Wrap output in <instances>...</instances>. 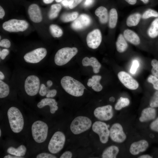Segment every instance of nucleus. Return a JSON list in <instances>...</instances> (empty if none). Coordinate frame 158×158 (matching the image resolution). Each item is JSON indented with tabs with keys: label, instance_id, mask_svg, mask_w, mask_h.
I'll return each instance as SVG.
<instances>
[{
	"label": "nucleus",
	"instance_id": "f257e3e1",
	"mask_svg": "<svg viewBox=\"0 0 158 158\" xmlns=\"http://www.w3.org/2000/svg\"><path fill=\"white\" fill-rule=\"evenodd\" d=\"M62 87L69 94L79 97L83 95L86 89L84 85L79 81L69 76L63 77L61 80Z\"/></svg>",
	"mask_w": 158,
	"mask_h": 158
},
{
	"label": "nucleus",
	"instance_id": "f03ea898",
	"mask_svg": "<svg viewBox=\"0 0 158 158\" xmlns=\"http://www.w3.org/2000/svg\"><path fill=\"white\" fill-rule=\"evenodd\" d=\"M9 123L13 132L18 133L23 129L24 124L22 114L17 108L15 107H10L7 113Z\"/></svg>",
	"mask_w": 158,
	"mask_h": 158
},
{
	"label": "nucleus",
	"instance_id": "7ed1b4c3",
	"mask_svg": "<svg viewBox=\"0 0 158 158\" xmlns=\"http://www.w3.org/2000/svg\"><path fill=\"white\" fill-rule=\"evenodd\" d=\"M48 131L47 125L42 121H36L32 126L31 132L33 138L38 143H42L46 140Z\"/></svg>",
	"mask_w": 158,
	"mask_h": 158
},
{
	"label": "nucleus",
	"instance_id": "20e7f679",
	"mask_svg": "<svg viewBox=\"0 0 158 158\" xmlns=\"http://www.w3.org/2000/svg\"><path fill=\"white\" fill-rule=\"evenodd\" d=\"M78 52L77 48L66 47L62 48L56 53L54 58L55 63L62 66L67 63Z\"/></svg>",
	"mask_w": 158,
	"mask_h": 158
},
{
	"label": "nucleus",
	"instance_id": "39448f33",
	"mask_svg": "<svg viewBox=\"0 0 158 158\" xmlns=\"http://www.w3.org/2000/svg\"><path fill=\"white\" fill-rule=\"evenodd\" d=\"M92 124V121L89 118L83 116H78L72 121L70 129L73 133L77 135L88 130Z\"/></svg>",
	"mask_w": 158,
	"mask_h": 158
},
{
	"label": "nucleus",
	"instance_id": "423d86ee",
	"mask_svg": "<svg viewBox=\"0 0 158 158\" xmlns=\"http://www.w3.org/2000/svg\"><path fill=\"white\" fill-rule=\"evenodd\" d=\"M66 141L64 134L60 131H57L53 135L49 142L48 148L52 154L59 152L63 148Z\"/></svg>",
	"mask_w": 158,
	"mask_h": 158
},
{
	"label": "nucleus",
	"instance_id": "0eeeda50",
	"mask_svg": "<svg viewBox=\"0 0 158 158\" xmlns=\"http://www.w3.org/2000/svg\"><path fill=\"white\" fill-rule=\"evenodd\" d=\"M28 23L24 20L11 19L3 24V29L9 32H23L28 28Z\"/></svg>",
	"mask_w": 158,
	"mask_h": 158
},
{
	"label": "nucleus",
	"instance_id": "6e6552de",
	"mask_svg": "<svg viewBox=\"0 0 158 158\" xmlns=\"http://www.w3.org/2000/svg\"><path fill=\"white\" fill-rule=\"evenodd\" d=\"M40 84L39 78L35 75H31L26 78L24 83L25 92L28 95L33 96L38 92Z\"/></svg>",
	"mask_w": 158,
	"mask_h": 158
},
{
	"label": "nucleus",
	"instance_id": "1a4fd4ad",
	"mask_svg": "<svg viewBox=\"0 0 158 158\" xmlns=\"http://www.w3.org/2000/svg\"><path fill=\"white\" fill-rule=\"evenodd\" d=\"M107 125L101 121H96L93 124L92 130L97 134L100 142L103 144L107 142L109 136V130Z\"/></svg>",
	"mask_w": 158,
	"mask_h": 158
},
{
	"label": "nucleus",
	"instance_id": "9d476101",
	"mask_svg": "<svg viewBox=\"0 0 158 158\" xmlns=\"http://www.w3.org/2000/svg\"><path fill=\"white\" fill-rule=\"evenodd\" d=\"M47 51L43 47H40L26 54L24 59L26 62L30 63H37L42 60L46 56Z\"/></svg>",
	"mask_w": 158,
	"mask_h": 158
},
{
	"label": "nucleus",
	"instance_id": "9b49d317",
	"mask_svg": "<svg viewBox=\"0 0 158 158\" xmlns=\"http://www.w3.org/2000/svg\"><path fill=\"white\" fill-rule=\"evenodd\" d=\"M109 136L114 142L117 143L123 142L126 138L122 126L119 123L112 125L109 130Z\"/></svg>",
	"mask_w": 158,
	"mask_h": 158
},
{
	"label": "nucleus",
	"instance_id": "f8f14e48",
	"mask_svg": "<svg viewBox=\"0 0 158 158\" xmlns=\"http://www.w3.org/2000/svg\"><path fill=\"white\" fill-rule=\"evenodd\" d=\"M95 116L102 121H107L111 119L113 116L112 106L107 105L96 108L94 111Z\"/></svg>",
	"mask_w": 158,
	"mask_h": 158
},
{
	"label": "nucleus",
	"instance_id": "ddd939ff",
	"mask_svg": "<svg viewBox=\"0 0 158 158\" xmlns=\"http://www.w3.org/2000/svg\"><path fill=\"white\" fill-rule=\"evenodd\" d=\"M118 76L121 82L128 89L135 90L138 88L139 84L137 81L126 72L120 71Z\"/></svg>",
	"mask_w": 158,
	"mask_h": 158
},
{
	"label": "nucleus",
	"instance_id": "4468645a",
	"mask_svg": "<svg viewBox=\"0 0 158 158\" xmlns=\"http://www.w3.org/2000/svg\"><path fill=\"white\" fill-rule=\"evenodd\" d=\"M102 40V35L98 29L94 30L89 33L87 37L86 42L88 47L92 49H96L100 45Z\"/></svg>",
	"mask_w": 158,
	"mask_h": 158
},
{
	"label": "nucleus",
	"instance_id": "2eb2a0df",
	"mask_svg": "<svg viewBox=\"0 0 158 158\" xmlns=\"http://www.w3.org/2000/svg\"><path fill=\"white\" fill-rule=\"evenodd\" d=\"M91 23V19L88 15L85 14L80 15L72 23L71 27L75 30H81L88 26Z\"/></svg>",
	"mask_w": 158,
	"mask_h": 158
},
{
	"label": "nucleus",
	"instance_id": "dca6fc26",
	"mask_svg": "<svg viewBox=\"0 0 158 158\" xmlns=\"http://www.w3.org/2000/svg\"><path fill=\"white\" fill-rule=\"evenodd\" d=\"M28 13L31 20L35 23L41 22L42 19L41 11L37 4H32L28 7Z\"/></svg>",
	"mask_w": 158,
	"mask_h": 158
},
{
	"label": "nucleus",
	"instance_id": "f3484780",
	"mask_svg": "<svg viewBox=\"0 0 158 158\" xmlns=\"http://www.w3.org/2000/svg\"><path fill=\"white\" fill-rule=\"evenodd\" d=\"M149 146L148 142L142 140L133 143L130 145L129 151L133 155H137L141 152L145 151Z\"/></svg>",
	"mask_w": 158,
	"mask_h": 158
},
{
	"label": "nucleus",
	"instance_id": "a211bd4d",
	"mask_svg": "<svg viewBox=\"0 0 158 158\" xmlns=\"http://www.w3.org/2000/svg\"><path fill=\"white\" fill-rule=\"evenodd\" d=\"M57 104L54 99L47 98L42 99L38 103L37 106L39 108L41 109L46 106H49L50 107V113L54 114L58 109Z\"/></svg>",
	"mask_w": 158,
	"mask_h": 158
},
{
	"label": "nucleus",
	"instance_id": "6ab92c4d",
	"mask_svg": "<svg viewBox=\"0 0 158 158\" xmlns=\"http://www.w3.org/2000/svg\"><path fill=\"white\" fill-rule=\"evenodd\" d=\"M82 64L84 66H91L95 73H97L99 71L101 65L97 59L92 57L90 58L87 57H84L82 60Z\"/></svg>",
	"mask_w": 158,
	"mask_h": 158
},
{
	"label": "nucleus",
	"instance_id": "aec40b11",
	"mask_svg": "<svg viewBox=\"0 0 158 158\" xmlns=\"http://www.w3.org/2000/svg\"><path fill=\"white\" fill-rule=\"evenodd\" d=\"M156 116V111L153 107L145 108L142 111L139 120L141 122H145L154 119Z\"/></svg>",
	"mask_w": 158,
	"mask_h": 158
},
{
	"label": "nucleus",
	"instance_id": "412c9836",
	"mask_svg": "<svg viewBox=\"0 0 158 158\" xmlns=\"http://www.w3.org/2000/svg\"><path fill=\"white\" fill-rule=\"evenodd\" d=\"M123 35L126 40L134 45H138L140 43V40L138 36L131 30H125L123 32Z\"/></svg>",
	"mask_w": 158,
	"mask_h": 158
},
{
	"label": "nucleus",
	"instance_id": "4be33fe9",
	"mask_svg": "<svg viewBox=\"0 0 158 158\" xmlns=\"http://www.w3.org/2000/svg\"><path fill=\"white\" fill-rule=\"evenodd\" d=\"M95 15L99 18L100 22L102 24L106 23L108 21L109 16L107 9L103 6L98 8L95 12Z\"/></svg>",
	"mask_w": 158,
	"mask_h": 158
},
{
	"label": "nucleus",
	"instance_id": "5701e85b",
	"mask_svg": "<svg viewBox=\"0 0 158 158\" xmlns=\"http://www.w3.org/2000/svg\"><path fill=\"white\" fill-rule=\"evenodd\" d=\"M118 147L115 145L111 146L103 151L102 157L103 158H115L119 152Z\"/></svg>",
	"mask_w": 158,
	"mask_h": 158
},
{
	"label": "nucleus",
	"instance_id": "b1692460",
	"mask_svg": "<svg viewBox=\"0 0 158 158\" xmlns=\"http://www.w3.org/2000/svg\"><path fill=\"white\" fill-rule=\"evenodd\" d=\"M27 149L23 145H21L17 148L11 147L7 150V152L12 155L22 157L24 156L26 153Z\"/></svg>",
	"mask_w": 158,
	"mask_h": 158
},
{
	"label": "nucleus",
	"instance_id": "393cba45",
	"mask_svg": "<svg viewBox=\"0 0 158 158\" xmlns=\"http://www.w3.org/2000/svg\"><path fill=\"white\" fill-rule=\"evenodd\" d=\"M116 46L117 51L120 53L125 51L128 47L126 40L122 34H120L118 37Z\"/></svg>",
	"mask_w": 158,
	"mask_h": 158
},
{
	"label": "nucleus",
	"instance_id": "a878e982",
	"mask_svg": "<svg viewBox=\"0 0 158 158\" xmlns=\"http://www.w3.org/2000/svg\"><path fill=\"white\" fill-rule=\"evenodd\" d=\"M148 36L151 38H154L158 36V18L155 19L151 23L147 31Z\"/></svg>",
	"mask_w": 158,
	"mask_h": 158
},
{
	"label": "nucleus",
	"instance_id": "bb28decb",
	"mask_svg": "<svg viewBox=\"0 0 158 158\" xmlns=\"http://www.w3.org/2000/svg\"><path fill=\"white\" fill-rule=\"evenodd\" d=\"M118 19V14L116 10L114 8L111 9L109 16V25L110 28H113L116 25Z\"/></svg>",
	"mask_w": 158,
	"mask_h": 158
},
{
	"label": "nucleus",
	"instance_id": "cd10ccee",
	"mask_svg": "<svg viewBox=\"0 0 158 158\" xmlns=\"http://www.w3.org/2000/svg\"><path fill=\"white\" fill-rule=\"evenodd\" d=\"M141 16L139 13H135L129 16L127 18L126 23L129 27L134 26L139 23Z\"/></svg>",
	"mask_w": 158,
	"mask_h": 158
},
{
	"label": "nucleus",
	"instance_id": "c85d7f7f",
	"mask_svg": "<svg viewBox=\"0 0 158 158\" xmlns=\"http://www.w3.org/2000/svg\"><path fill=\"white\" fill-rule=\"evenodd\" d=\"M61 8V6L59 4L52 5L48 13L49 18L50 19H53L57 17Z\"/></svg>",
	"mask_w": 158,
	"mask_h": 158
},
{
	"label": "nucleus",
	"instance_id": "c756f323",
	"mask_svg": "<svg viewBox=\"0 0 158 158\" xmlns=\"http://www.w3.org/2000/svg\"><path fill=\"white\" fill-rule=\"evenodd\" d=\"M49 28L51 34L54 37H60L63 35L62 29L56 24H51L50 25Z\"/></svg>",
	"mask_w": 158,
	"mask_h": 158
},
{
	"label": "nucleus",
	"instance_id": "7c9ffc66",
	"mask_svg": "<svg viewBox=\"0 0 158 158\" xmlns=\"http://www.w3.org/2000/svg\"><path fill=\"white\" fill-rule=\"evenodd\" d=\"M10 92L9 86L5 83L0 80V98H3L7 97Z\"/></svg>",
	"mask_w": 158,
	"mask_h": 158
},
{
	"label": "nucleus",
	"instance_id": "2f4dec72",
	"mask_svg": "<svg viewBox=\"0 0 158 158\" xmlns=\"http://www.w3.org/2000/svg\"><path fill=\"white\" fill-rule=\"evenodd\" d=\"M78 16L77 12H74L70 13H66L63 14L61 17V19L62 21L68 22L76 19Z\"/></svg>",
	"mask_w": 158,
	"mask_h": 158
},
{
	"label": "nucleus",
	"instance_id": "473e14b6",
	"mask_svg": "<svg viewBox=\"0 0 158 158\" xmlns=\"http://www.w3.org/2000/svg\"><path fill=\"white\" fill-rule=\"evenodd\" d=\"M130 103L129 99L126 98L120 97L115 105V109L116 110H120L123 108L127 106Z\"/></svg>",
	"mask_w": 158,
	"mask_h": 158
},
{
	"label": "nucleus",
	"instance_id": "72a5a7b5",
	"mask_svg": "<svg viewBox=\"0 0 158 158\" xmlns=\"http://www.w3.org/2000/svg\"><path fill=\"white\" fill-rule=\"evenodd\" d=\"M158 17V12L157 11L151 9L145 11L142 16V18L146 19L151 17Z\"/></svg>",
	"mask_w": 158,
	"mask_h": 158
},
{
	"label": "nucleus",
	"instance_id": "f704fd0d",
	"mask_svg": "<svg viewBox=\"0 0 158 158\" xmlns=\"http://www.w3.org/2000/svg\"><path fill=\"white\" fill-rule=\"evenodd\" d=\"M152 68L151 72L153 75L158 78V61L155 59H153L151 62Z\"/></svg>",
	"mask_w": 158,
	"mask_h": 158
},
{
	"label": "nucleus",
	"instance_id": "c9c22d12",
	"mask_svg": "<svg viewBox=\"0 0 158 158\" xmlns=\"http://www.w3.org/2000/svg\"><path fill=\"white\" fill-rule=\"evenodd\" d=\"M150 104L152 107H158V91L155 92L154 94L150 100Z\"/></svg>",
	"mask_w": 158,
	"mask_h": 158
},
{
	"label": "nucleus",
	"instance_id": "e433bc0d",
	"mask_svg": "<svg viewBox=\"0 0 158 158\" xmlns=\"http://www.w3.org/2000/svg\"><path fill=\"white\" fill-rule=\"evenodd\" d=\"M148 81L152 83L154 88L158 90V78L155 76L150 75L147 78Z\"/></svg>",
	"mask_w": 158,
	"mask_h": 158
},
{
	"label": "nucleus",
	"instance_id": "4c0bfd02",
	"mask_svg": "<svg viewBox=\"0 0 158 158\" xmlns=\"http://www.w3.org/2000/svg\"><path fill=\"white\" fill-rule=\"evenodd\" d=\"M139 65V62L137 60H133L130 70V73L132 74H135L138 68Z\"/></svg>",
	"mask_w": 158,
	"mask_h": 158
},
{
	"label": "nucleus",
	"instance_id": "58836bf2",
	"mask_svg": "<svg viewBox=\"0 0 158 158\" xmlns=\"http://www.w3.org/2000/svg\"><path fill=\"white\" fill-rule=\"evenodd\" d=\"M37 158H56L57 157L51 154L46 152H43L37 154L36 156Z\"/></svg>",
	"mask_w": 158,
	"mask_h": 158
},
{
	"label": "nucleus",
	"instance_id": "ea45409f",
	"mask_svg": "<svg viewBox=\"0 0 158 158\" xmlns=\"http://www.w3.org/2000/svg\"><path fill=\"white\" fill-rule=\"evenodd\" d=\"M48 90V87H46L44 84H42L39 91V94L41 96H45L47 93Z\"/></svg>",
	"mask_w": 158,
	"mask_h": 158
},
{
	"label": "nucleus",
	"instance_id": "a19ab883",
	"mask_svg": "<svg viewBox=\"0 0 158 158\" xmlns=\"http://www.w3.org/2000/svg\"><path fill=\"white\" fill-rule=\"evenodd\" d=\"M83 0H70L68 7L70 9H73L80 3Z\"/></svg>",
	"mask_w": 158,
	"mask_h": 158
},
{
	"label": "nucleus",
	"instance_id": "79ce46f5",
	"mask_svg": "<svg viewBox=\"0 0 158 158\" xmlns=\"http://www.w3.org/2000/svg\"><path fill=\"white\" fill-rule=\"evenodd\" d=\"M11 45V42L8 39H4L0 41V46L1 47L8 48L10 47Z\"/></svg>",
	"mask_w": 158,
	"mask_h": 158
},
{
	"label": "nucleus",
	"instance_id": "37998d69",
	"mask_svg": "<svg viewBox=\"0 0 158 158\" xmlns=\"http://www.w3.org/2000/svg\"><path fill=\"white\" fill-rule=\"evenodd\" d=\"M150 127L153 130L158 132V118L151 123Z\"/></svg>",
	"mask_w": 158,
	"mask_h": 158
},
{
	"label": "nucleus",
	"instance_id": "c03bdc74",
	"mask_svg": "<svg viewBox=\"0 0 158 158\" xmlns=\"http://www.w3.org/2000/svg\"><path fill=\"white\" fill-rule=\"evenodd\" d=\"M57 92V91L55 89L48 90L46 95V97L49 98L53 97L56 95Z\"/></svg>",
	"mask_w": 158,
	"mask_h": 158
},
{
	"label": "nucleus",
	"instance_id": "a18cd8bd",
	"mask_svg": "<svg viewBox=\"0 0 158 158\" xmlns=\"http://www.w3.org/2000/svg\"><path fill=\"white\" fill-rule=\"evenodd\" d=\"M92 88L95 91L98 92L101 91L102 90L103 87L99 82H98L92 86Z\"/></svg>",
	"mask_w": 158,
	"mask_h": 158
},
{
	"label": "nucleus",
	"instance_id": "49530a36",
	"mask_svg": "<svg viewBox=\"0 0 158 158\" xmlns=\"http://www.w3.org/2000/svg\"><path fill=\"white\" fill-rule=\"evenodd\" d=\"M9 53V50L6 49H3L0 51V56L2 60H4Z\"/></svg>",
	"mask_w": 158,
	"mask_h": 158
},
{
	"label": "nucleus",
	"instance_id": "de8ad7c7",
	"mask_svg": "<svg viewBox=\"0 0 158 158\" xmlns=\"http://www.w3.org/2000/svg\"><path fill=\"white\" fill-rule=\"evenodd\" d=\"M72 157V154L70 151L64 152L60 157V158H71Z\"/></svg>",
	"mask_w": 158,
	"mask_h": 158
},
{
	"label": "nucleus",
	"instance_id": "09e8293b",
	"mask_svg": "<svg viewBox=\"0 0 158 158\" xmlns=\"http://www.w3.org/2000/svg\"><path fill=\"white\" fill-rule=\"evenodd\" d=\"M98 82H99L95 81L92 78H89L88 79L87 84L88 86L89 87H90L92 86L96 83Z\"/></svg>",
	"mask_w": 158,
	"mask_h": 158
},
{
	"label": "nucleus",
	"instance_id": "8fccbe9b",
	"mask_svg": "<svg viewBox=\"0 0 158 158\" xmlns=\"http://www.w3.org/2000/svg\"><path fill=\"white\" fill-rule=\"evenodd\" d=\"M101 78L102 77L101 76L97 75H94L92 77V78L96 82H100Z\"/></svg>",
	"mask_w": 158,
	"mask_h": 158
},
{
	"label": "nucleus",
	"instance_id": "3c124183",
	"mask_svg": "<svg viewBox=\"0 0 158 158\" xmlns=\"http://www.w3.org/2000/svg\"><path fill=\"white\" fill-rule=\"evenodd\" d=\"M93 1V0H86L84 5L86 7L89 6L92 4Z\"/></svg>",
	"mask_w": 158,
	"mask_h": 158
},
{
	"label": "nucleus",
	"instance_id": "603ef678",
	"mask_svg": "<svg viewBox=\"0 0 158 158\" xmlns=\"http://www.w3.org/2000/svg\"><path fill=\"white\" fill-rule=\"evenodd\" d=\"M5 14V11L3 8L1 6H0V18H2L4 16Z\"/></svg>",
	"mask_w": 158,
	"mask_h": 158
},
{
	"label": "nucleus",
	"instance_id": "864d4df0",
	"mask_svg": "<svg viewBox=\"0 0 158 158\" xmlns=\"http://www.w3.org/2000/svg\"><path fill=\"white\" fill-rule=\"evenodd\" d=\"M10 154H8L5 156L4 158H22V157L17 156L15 155H11Z\"/></svg>",
	"mask_w": 158,
	"mask_h": 158
},
{
	"label": "nucleus",
	"instance_id": "5fc2aeb1",
	"mask_svg": "<svg viewBox=\"0 0 158 158\" xmlns=\"http://www.w3.org/2000/svg\"><path fill=\"white\" fill-rule=\"evenodd\" d=\"M129 4L131 5L135 4L137 2V0H124Z\"/></svg>",
	"mask_w": 158,
	"mask_h": 158
},
{
	"label": "nucleus",
	"instance_id": "6e6d98bb",
	"mask_svg": "<svg viewBox=\"0 0 158 158\" xmlns=\"http://www.w3.org/2000/svg\"><path fill=\"white\" fill-rule=\"evenodd\" d=\"M69 3V1L67 0H64L62 2L63 5L66 7L68 6Z\"/></svg>",
	"mask_w": 158,
	"mask_h": 158
},
{
	"label": "nucleus",
	"instance_id": "4d7b16f0",
	"mask_svg": "<svg viewBox=\"0 0 158 158\" xmlns=\"http://www.w3.org/2000/svg\"><path fill=\"white\" fill-rule=\"evenodd\" d=\"M139 158H152V157L149 155L146 154L141 155L138 157Z\"/></svg>",
	"mask_w": 158,
	"mask_h": 158
},
{
	"label": "nucleus",
	"instance_id": "13d9d810",
	"mask_svg": "<svg viewBox=\"0 0 158 158\" xmlns=\"http://www.w3.org/2000/svg\"><path fill=\"white\" fill-rule=\"evenodd\" d=\"M47 84L48 87H50L52 86L53 82L51 80H48L47 82Z\"/></svg>",
	"mask_w": 158,
	"mask_h": 158
},
{
	"label": "nucleus",
	"instance_id": "bf43d9fd",
	"mask_svg": "<svg viewBox=\"0 0 158 158\" xmlns=\"http://www.w3.org/2000/svg\"><path fill=\"white\" fill-rule=\"evenodd\" d=\"M43 2L46 4H49L52 3L54 0H43Z\"/></svg>",
	"mask_w": 158,
	"mask_h": 158
},
{
	"label": "nucleus",
	"instance_id": "052dcab7",
	"mask_svg": "<svg viewBox=\"0 0 158 158\" xmlns=\"http://www.w3.org/2000/svg\"><path fill=\"white\" fill-rule=\"evenodd\" d=\"M4 78V75L3 73L1 71H0V79L3 80Z\"/></svg>",
	"mask_w": 158,
	"mask_h": 158
},
{
	"label": "nucleus",
	"instance_id": "680f3d73",
	"mask_svg": "<svg viewBox=\"0 0 158 158\" xmlns=\"http://www.w3.org/2000/svg\"><path fill=\"white\" fill-rule=\"evenodd\" d=\"M115 98L113 97H110L109 99V101L112 102H114L115 101Z\"/></svg>",
	"mask_w": 158,
	"mask_h": 158
},
{
	"label": "nucleus",
	"instance_id": "e2e57ef3",
	"mask_svg": "<svg viewBox=\"0 0 158 158\" xmlns=\"http://www.w3.org/2000/svg\"><path fill=\"white\" fill-rule=\"evenodd\" d=\"M145 4H147L149 1V0H140Z\"/></svg>",
	"mask_w": 158,
	"mask_h": 158
},
{
	"label": "nucleus",
	"instance_id": "0e129e2a",
	"mask_svg": "<svg viewBox=\"0 0 158 158\" xmlns=\"http://www.w3.org/2000/svg\"><path fill=\"white\" fill-rule=\"evenodd\" d=\"M56 2H59L62 1V0H55Z\"/></svg>",
	"mask_w": 158,
	"mask_h": 158
},
{
	"label": "nucleus",
	"instance_id": "69168bd1",
	"mask_svg": "<svg viewBox=\"0 0 158 158\" xmlns=\"http://www.w3.org/2000/svg\"><path fill=\"white\" fill-rule=\"evenodd\" d=\"M1 129H0V137L1 136Z\"/></svg>",
	"mask_w": 158,
	"mask_h": 158
}]
</instances>
